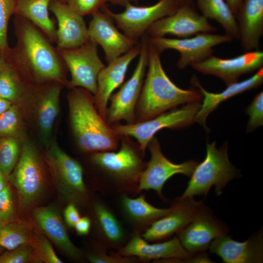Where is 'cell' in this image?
<instances>
[{"instance_id": "obj_26", "label": "cell", "mask_w": 263, "mask_h": 263, "mask_svg": "<svg viewBox=\"0 0 263 263\" xmlns=\"http://www.w3.org/2000/svg\"><path fill=\"white\" fill-rule=\"evenodd\" d=\"M235 18L243 50H259L263 34V0H244Z\"/></svg>"}, {"instance_id": "obj_28", "label": "cell", "mask_w": 263, "mask_h": 263, "mask_svg": "<svg viewBox=\"0 0 263 263\" xmlns=\"http://www.w3.org/2000/svg\"><path fill=\"white\" fill-rule=\"evenodd\" d=\"M62 84L53 82L39 88L37 92L36 120L41 139L46 146L59 111V97Z\"/></svg>"}, {"instance_id": "obj_33", "label": "cell", "mask_w": 263, "mask_h": 263, "mask_svg": "<svg viewBox=\"0 0 263 263\" xmlns=\"http://www.w3.org/2000/svg\"><path fill=\"white\" fill-rule=\"evenodd\" d=\"M18 138L1 137L0 139V169L5 175L9 176L15 168L20 152Z\"/></svg>"}, {"instance_id": "obj_13", "label": "cell", "mask_w": 263, "mask_h": 263, "mask_svg": "<svg viewBox=\"0 0 263 263\" xmlns=\"http://www.w3.org/2000/svg\"><path fill=\"white\" fill-rule=\"evenodd\" d=\"M147 148L150 153V159L141 174L137 194L143 190L152 189L156 191L161 199L166 201L162 193L166 182L177 174L190 177L198 163L194 160L180 164L172 162L163 154L159 142L155 136L150 141Z\"/></svg>"}, {"instance_id": "obj_30", "label": "cell", "mask_w": 263, "mask_h": 263, "mask_svg": "<svg viewBox=\"0 0 263 263\" xmlns=\"http://www.w3.org/2000/svg\"><path fill=\"white\" fill-rule=\"evenodd\" d=\"M197 5L201 15L219 23L226 35L239 38L235 16L225 0H197Z\"/></svg>"}, {"instance_id": "obj_16", "label": "cell", "mask_w": 263, "mask_h": 263, "mask_svg": "<svg viewBox=\"0 0 263 263\" xmlns=\"http://www.w3.org/2000/svg\"><path fill=\"white\" fill-rule=\"evenodd\" d=\"M263 66V52L256 50L229 58L212 55L191 66L199 73L220 78L227 86L238 81L242 75L257 71Z\"/></svg>"}, {"instance_id": "obj_41", "label": "cell", "mask_w": 263, "mask_h": 263, "mask_svg": "<svg viewBox=\"0 0 263 263\" xmlns=\"http://www.w3.org/2000/svg\"><path fill=\"white\" fill-rule=\"evenodd\" d=\"M15 216L11 191L7 186L0 191V225L14 221Z\"/></svg>"}, {"instance_id": "obj_52", "label": "cell", "mask_w": 263, "mask_h": 263, "mask_svg": "<svg viewBox=\"0 0 263 263\" xmlns=\"http://www.w3.org/2000/svg\"><path fill=\"white\" fill-rule=\"evenodd\" d=\"M132 1H136L137 0H132Z\"/></svg>"}, {"instance_id": "obj_4", "label": "cell", "mask_w": 263, "mask_h": 263, "mask_svg": "<svg viewBox=\"0 0 263 263\" xmlns=\"http://www.w3.org/2000/svg\"><path fill=\"white\" fill-rule=\"evenodd\" d=\"M148 49V70L135 107L134 123L150 120L179 105L203 98L198 88L184 90L176 86L165 72L160 54L149 41Z\"/></svg>"}, {"instance_id": "obj_35", "label": "cell", "mask_w": 263, "mask_h": 263, "mask_svg": "<svg viewBox=\"0 0 263 263\" xmlns=\"http://www.w3.org/2000/svg\"><path fill=\"white\" fill-rule=\"evenodd\" d=\"M94 251L89 252L86 257L88 261L92 263H135L140 262L136 258L122 256L117 252L109 250L100 243Z\"/></svg>"}, {"instance_id": "obj_22", "label": "cell", "mask_w": 263, "mask_h": 263, "mask_svg": "<svg viewBox=\"0 0 263 263\" xmlns=\"http://www.w3.org/2000/svg\"><path fill=\"white\" fill-rule=\"evenodd\" d=\"M140 50L139 43L128 52L108 63L100 72L97 78V91L94 95V105L105 120L110 96L123 83L130 64L139 56Z\"/></svg>"}, {"instance_id": "obj_32", "label": "cell", "mask_w": 263, "mask_h": 263, "mask_svg": "<svg viewBox=\"0 0 263 263\" xmlns=\"http://www.w3.org/2000/svg\"><path fill=\"white\" fill-rule=\"evenodd\" d=\"M31 240V230L25 224L14 221L0 225V247L4 249L12 250Z\"/></svg>"}, {"instance_id": "obj_8", "label": "cell", "mask_w": 263, "mask_h": 263, "mask_svg": "<svg viewBox=\"0 0 263 263\" xmlns=\"http://www.w3.org/2000/svg\"><path fill=\"white\" fill-rule=\"evenodd\" d=\"M141 50L135 69L131 77L109 98L106 121L110 125L124 120L126 124L135 122V109L144 81L148 64L149 40L145 34L141 37Z\"/></svg>"}, {"instance_id": "obj_50", "label": "cell", "mask_w": 263, "mask_h": 263, "mask_svg": "<svg viewBox=\"0 0 263 263\" xmlns=\"http://www.w3.org/2000/svg\"><path fill=\"white\" fill-rule=\"evenodd\" d=\"M3 249H4L3 248L0 247V254H1L2 252Z\"/></svg>"}, {"instance_id": "obj_18", "label": "cell", "mask_w": 263, "mask_h": 263, "mask_svg": "<svg viewBox=\"0 0 263 263\" xmlns=\"http://www.w3.org/2000/svg\"><path fill=\"white\" fill-rule=\"evenodd\" d=\"M88 31L89 38L102 47L108 63L138 44L137 40L121 33L112 18L100 10L92 15Z\"/></svg>"}, {"instance_id": "obj_2", "label": "cell", "mask_w": 263, "mask_h": 263, "mask_svg": "<svg viewBox=\"0 0 263 263\" xmlns=\"http://www.w3.org/2000/svg\"><path fill=\"white\" fill-rule=\"evenodd\" d=\"M118 150L97 152L89 159L96 172L98 190L104 195H137L141 174L147 162L138 143L120 136Z\"/></svg>"}, {"instance_id": "obj_42", "label": "cell", "mask_w": 263, "mask_h": 263, "mask_svg": "<svg viewBox=\"0 0 263 263\" xmlns=\"http://www.w3.org/2000/svg\"><path fill=\"white\" fill-rule=\"evenodd\" d=\"M64 216L67 225L70 227H74L80 218L76 205L69 203L64 210Z\"/></svg>"}, {"instance_id": "obj_37", "label": "cell", "mask_w": 263, "mask_h": 263, "mask_svg": "<svg viewBox=\"0 0 263 263\" xmlns=\"http://www.w3.org/2000/svg\"><path fill=\"white\" fill-rule=\"evenodd\" d=\"M34 244V261L47 263H62L50 242L44 236H39Z\"/></svg>"}, {"instance_id": "obj_19", "label": "cell", "mask_w": 263, "mask_h": 263, "mask_svg": "<svg viewBox=\"0 0 263 263\" xmlns=\"http://www.w3.org/2000/svg\"><path fill=\"white\" fill-rule=\"evenodd\" d=\"M116 252L122 256L135 257L142 262L177 259L179 263H187L193 254L183 247L177 236L164 242L150 244L138 234H132L127 243Z\"/></svg>"}, {"instance_id": "obj_44", "label": "cell", "mask_w": 263, "mask_h": 263, "mask_svg": "<svg viewBox=\"0 0 263 263\" xmlns=\"http://www.w3.org/2000/svg\"><path fill=\"white\" fill-rule=\"evenodd\" d=\"M235 15H236L244 0H225Z\"/></svg>"}, {"instance_id": "obj_24", "label": "cell", "mask_w": 263, "mask_h": 263, "mask_svg": "<svg viewBox=\"0 0 263 263\" xmlns=\"http://www.w3.org/2000/svg\"><path fill=\"white\" fill-rule=\"evenodd\" d=\"M120 213L132 230V234L141 235L155 221L169 213L172 208L156 207L146 200L144 194L132 198L129 195H119Z\"/></svg>"}, {"instance_id": "obj_5", "label": "cell", "mask_w": 263, "mask_h": 263, "mask_svg": "<svg viewBox=\"0 0 263 263\" xmlns=\"http://www.w3.org/2000/svg\"><path fill=\"white\" fill-rule=\"evenodd\" d=\"M226 146L220 149L215 141L207 143L206 155L204 160L196 165L186 189L180 199L193 198L197 195L207 196L212 186L217 196L231 180L241 176L240 172L229 160Z\"/></svg>"}, {"instance_id": "obj_27", "label": "cell", "mask_w": 263, "mask_h": 263, "mask_svg": "<svg viewBox=\"0 0 263 263\" xmlns=\"http://www.w3.org/2000/svg\"><path fill=\"white\" fill-rule=\"evenodd\" d=\"M34 219L40 229L71 259L79 261L83 254L71 241L63 222L56 209L52 206L37 207Z\"/></svg>"}, {"instance_id": "obj_29", "label": "cell", "mask_w": 263, "mask_h": 263, "mask_svg": "<svg viewBox=\"0 0 263 263\" xmlns=\"http://www.w3.org/2000/svg\"><path fill=\"white\" fill-rule=\"evenodd\" d=\"M51 0H16L15 15L31 21L38 28L50 42L56 43V29L49 16Z\"/></svg>"}, {"instance_id": "obj_20", "label": "cell", "mask_w": 263, "mask_h": 263, "mask_svg": "<svg viewBox=\"0 0 263 263\" xmlns=\"http://www.w3.org/2000/svg\"><path fill=\"white\" fill-rule=\"evenodd\" d=\"M49 10L57 21L56 33L57 50L77 48L90 39L83 17L73 11L65 2L51 0Z\"/></svg>"}, {"instance_id": "obj_25", "label": "cell", "mask_w": 263, "mask_h": 263, "mask_svg": "<svg viewBox=\"0 0 263 263\" xmlns=\"http://www.w3.org/2000/svg\"><path fill=\"white\" fill-rule=\"evenodd\" d=\"M263 82V67L258 70L250 77L229 84L224 91L218 93L207 91L202 87L198 79L195 76H193L191 79L192 85L200 90L203 96V102L196 114L195 121L206 129L207 117L221 103L244 92L257 88Z\"/></svg>"}, {"instance_id": "obj_49", "label": "cell", "mask_w": 263, "mask_h": 263, "mask_svg": "<svg viewBox=\"0 0 263 263\" xmlns=\"http://www.w3.org/2000/svg\"><path fill=\"white\" fill-rule=\"evenodd\" d=\"M6 64V61L2 56H0V71L3 69Z\"/></svg>"}, {"instance_id": "obj_31", "label": "cell", "mask_w": 263, "mask_h": 263, "mask_svg": "<svg viewBox=\"0 0 263 263\" xmlns=\"http://www.w3.org/2000/svg\"><path fill=\"white\" fill-rule=\"evenodd\" d=\"M28 85L6 62L0 71V97L11 102L16 101L26 93Z\"/></svg>"}, {"instance_id": "obj_23", "label": "cell", "mask_w": 263, "mask_h": 263, "mask_svg": "<svg viewBox=\"0 0 263 263\" xmlns=\"http://www.w3.org/2000/svg\"><path fill=\"white\" fill-rule=\"evenodd\" d=\"M92 203L98 243L109 250H118L130 238L127 230L112 208L104 201L95 199Z\"/></svg>"}, {"instance_id": "obj_21", "label": "cell", "mask_w": 263, "mask_h": 263, "mask_svg": "<svg viewBox=\"0 0 263 263\" xmlns=\"http://www.w3.org/2000/svg\"><path fill=\"white\" fill-rule=\"evenodd\" d=\"M262 230L244 242L233 240L227 234L214 239L209 251L219 256L225 263H261L263 261Z\"/></svg>"}, {"instance_id": "obj_48", "label": "cell", "mask_w": 263, "mask_h": 263, "mask_svg": "<svg viewBox=\"0 0 263 263\" xmlns=\"http://www.w3.org/2000/svg\"><path fill=\"white\" fill-rule=\"evenodd\" d=\"M181 6L192 4V0H174Z\"/></svg>"}, {"instance_id": "obj_47", "label": "cell", "mask_w": 263, "mask_h": 263, "mask_svg": "<svg viewBox=\"0 0 263 263\" xmlns=\"http://www.w3.org/2000/svg\"><path fill=\"white\" fill-rule=\"evenodd\" d=\"M4 175H5L0 169V191L7 186Z\"/></svg>"}, {"instance_id": "obj_51", "label": "cell", "mask_w": 263, "mask_h": 263, "mask_svg": "<svg viewBox=\"0 0 263 263\" xmlns=\"http://www.w3.org/2000/svg\"><path fill=\"white\" fill-rule=\"evenodd\" d=\"M0 56H2V53H1V51L0 48Z\"/></svg>"}, {"instance_id": "obj_34", "label": "cell", "mask_w": 263, "mask_h": 263, "mask_svg": "<svg viewBox=\"0 0 263 263\" xmlns=\"http://www.w3.org/2000/svg\"><path fill=\"white\" fill-rule=\"evenodd\" d=\"M21 130V119L17 106L12 105L0 116V137L18 138Z\"/></svg>"}, {"instance_id": "obj_11", "label": "cell", "mask_w": 263, "mask_h": 263, "mask_svg": "<svg viewBox=\"0 0 263 263\" xmlns=\"http://www.w3.org/2000/svg\"><path fill=\"white\" fill-rule=\"evenodd\" d=\"M97 44L89 39L83 45L73 49L57 50L71 74L69 88H84L94 95L97 91V78L105 67L98 55Z\"/></svg>"}, {"instance_id": "obj_40", "label": "cell", "mask_w": 263, "mask_h": 263, "mask_svg": "<svg viewBox=\"0 0 263 263\" xmlns=\"http://www.w3.org/2000/svg\"><path fill=\"white\" fill-rule=\"evenodd\" d=\"M108 0H64L75 12L84 17L93 15L105 6Z\"/></svg>"}, {"instance_id": "obj_10", "label": "cell", "mask_w": 263, "mask_h": 263, "mask_svg": "<svg viewBox=\"0 0 263 263\" xmlns=\"http://www.w3.org/2000/svg\"><path fill=\"white\" fill-rule=\"evenodd\" d=\"M148 39L160 54L168 49L179 52L180 56L176 65L179 69H183L207 59L212 55L213 47L230 42L233 38L226 34L200 33L186 38L148 37Z\"/></svg>"}, {"instance_id": "obj_12", "label": "cell", "mask_w": 263, "mask_h": 263, "mask_svg": "<svg viewBox=\"0 0 263 263\" xmlns=\"http://www.w3.org/2000/svg\"><path fill=\"white\" fill-rule=\"evenodd\" d=\"M181 6L174 0H160L154 4L141 6L130 3L119 13L106 6L101 11L108 15L124 34L138 41L155 21L174 13Z\"/></svg>"}, {"instance_id": "obj_36", "label": "cell", "mask_w": 263, "mask_h": 263, "mask_svg": "<svg viewBox=\"0 0 263 263\" xmlns=\"http://www.w3.org/2000/svg\"><path fill=\"white\" fill-rule=\"evenodd\" d=\"M16 0H0V48L3 57L10 47L7 41L9 19L15 14Z\"/></svg>"}, {"instance_id": "obj_39", "label": "cell", "mask_w": 263, "mask_h": 263, "mask_svg": "<svg viewBox=\"0 0 263 263\" xmlns=\"http://www.w3.org/2000/svg\"><path fill=\"white\" fill-rule=\"evenodd\" d=\"M246 113L249 115V120L246 126V131L251 132L263 125V92H261L254 97L249 105Z\"/></svg>"}, {"instance_id": "obj_43", "label": "cell", "mask_w": 263, "mask_h": 263, "mask_svg": "<svg viewBox=\"0 0 263 263\" xmlns=\"http://www.w3.org/2000/svg\"><path fill=\"white\" fill-rule=\"evenodd\" d=\"M92 221L90 218L84 216L80 217L74 228L78 235H86L89 233Z\"/></svg>"}, {"instance_id": "obj_1", "label": "cell", "mask_w": 263, "mask_h": 263, "mask_svg": "<svg viewBox=\"0 0 263 263\" xmlns=\"http://www.w3.org/2000/svg\"><path fill=\"white\" fill-rule=\"evenodd\" d=\"M15 46L3 57L27 83L66 82V67L56 48L44 33L27 19L15 15Z\"/></svg>"}, {"instance_id": "obj_38", "label": "cell", "mask_w": 263, "mask_h": 263, "mask_svg": "<svg viewBox=\"0 0 263 263\" xmlns=\"http://www.w3.org/2000/svg\"><path fill=\"white\" fill-rule=\"evenodd\" d=\"M34 247L30 243L0 254V263H25L33 261Z\"/></svg>"}, {"instance_id": "obj_6", "label": "cell", "mask_w": 263, "mask_h": 263, "mask_svg": "<svg viewBox=\"0 0 263 263\" xmlns=\"http://www.w3.org/2000/svg\"><path fill=\"white\" fill-rule=\"evenodd\" d=\"M45 160L61 196L76 205L89 204L90 195L79 162L64 152L56 141H51L47 146Z\"/></svg>"}, {"instance_id": "obj_7", "label": "cell", "mask_w": 263, "mask_h": 263, "mask_svg": "<svg viewBox=\"0 0 263 263\" xmlns=\"http://www.w3.org/2000/svg\"><path fill=\"white\" fill-rule=\"evenodd\" d=\"M200 107V101L191 102L144 122L118 123L111 127L119 136H127L135 139L145 153L150 141L158 132L165 128L179 129L190 125L195 121V117Z\"/></svg>"}, {"instance_id": "obj_46", "label": "cell", "mask_w": 263, "mask_h": 263, "mask_svg": "<svg viewBox=\"0 0 263 263\" xmlns=\"http://www.w3.org/2000/svg\"><path fill=\"white\" fill-rule=\"evenodd\" d=\"M132 0H108V1L110 2L111 3L125 7L128 4L131 3Z\"/></svg>"}, {"instance_id": "obj_17", "label": "cell", "mask_w": 263, "mask_h": 263, "mask_svg": "<svg viewBox=\"0 0 263 263\" xmlns=\"http://www.w3.org/2000/svg\"><path fill=\"white\" fill-rule=\"evenodd\" d=\"M228 231L226 224L207 207L178 232L177 237L183 247L193 254L206 252L214 239Z\"/></svg>"}, {"instance_id": "obj_9", "label": "cell", "mask_w": 263, "mask_h": 263, "mask_svg": "<svg viewBox=\"0 0 263 263\" xmlns=\"http://www.w3.org/2000/svg\"><path fill=\"white\" fill-rule=\"evenodd\" d=\"M10 180L18 194L23 208L33 205L44 186V174L40 157L34 145L25 141Z\"/></svg>"}, {"instance_id": "obj_53", "label": "cell", "mask_w": 263, "mask_h": 263, "mask_svg": "<svg viewBox=\"0 0 263 263\" xmlns=\"http://www.w3.org/2000/svg\"><path fill=\"white\" fill-rule=\"evenodd\" d=\"M61 0V1H64V0Z\"/></svg>"}, {"instance_id": "obj_15", "label": "cell", "mask_w": 263, "mask_h": 263, "mask_svg": "<svg viewBox=\"0 0 263 263\" xmlns=\"http://www.w3.org/2000/svg\"><path fill=\"white\" fill-rule=\"evenodd\" d=\"M172 210L155 221L141 236L148 242H161L170 239L207 208L202 201L193 198L174 199Z\"/></svg>"}, {"instance_id": "obj_3", "label": "cell", "mask_w": 263, "mask_h": 263, "mask_svg": "<svg viewBox=\"0 0 263 263\" xmlns=\"http://www.w3.org/2000/svg\"><path fill=\"white\" fill-rule=\"evenodd\" d=\"M67 99L70 128L77 148L90 154L117 150L119 136L98 113L94 95L76 87L69 93Z\"/></svg>"}, {"instance_id": "obj_14", "label": "cell", "mask_w": 263, "mask_h": 263, "mask_svg": "<svg viewBox=\"0 0 263 263\" xmlns=\"http://www.w3.org/2000/svg\"><path fill=\"white\" fill-rule=\"evenodd\" d=\"M216 30L208 19L199 14L190 4L182 5L173 14L155 21L149 28L146 34L153 38L169 35L182 38Z\"/></svg>"}, {"instance_id": "obj_45", "label": "cell", "mask_w": 263, "mask_h": 263, "mask_svg": "<svg viewBox=\"0 0 263 263\" xmlns=\"http://www.w3.org/2000/svg\"><path fill=\"white\" fill-rule=\"evenodd\" d=\"M11 104V101L0 97V116L10 107Z\"/></svg>"}]
</instances>
